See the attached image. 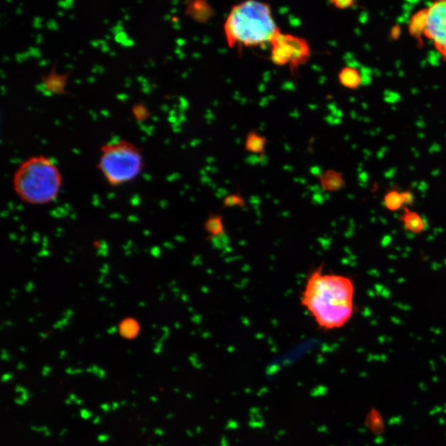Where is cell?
<instances>
[{"mask_svg": "<svg viewBox=\"0 0 446 446\" xmlns=\"http://www.w3.org/2000/svg\"><path fill=\"white\" fill-rule=\"evenodd\" d=\"M148 446H152V445H148Z\"/></svg>", "mask_w": 446, "mask_h": 446, "instance_id": "cell-47", "label": "cell"}, {"mask_svg": "<svg viewBox=\"0 0 446 446\" xmlns=\"http://www.w3.org/2000/svg\"><path fill=\"white\" fill-rule=\"evenodd\" d=\"M339 83L349 89H357L362 83L361 72L356 68L344 67L338 75Z\"/></svg>", "mask_w": 446, "mask_h": 446, "instance_id": "cell-11", "label": "cell"}, {"mask_svg": "<svg viewBox=\"0 0 446 446\" xmlns=\"http://www.w3.org/2000/svg\"><path fill=\"white\" fill-rule=\"evenodd\" d=\"M1 359L3 361H6V362H9L10 359H11V358H10L9 357V354L5 351H3L2 352Z\"/></svg>", "mask_w": 446, "mask_h": 446, "instance_id": "cell-29", "label": "cell"}, {"mask_svg": "<svg viewBox=\"0 0 446 446\" xmlns=\"http://www.w3.org/2000/svg\"><path fill=\"white\" fill-rule=\"evenodd\" d=\"M131 114H133L134 118L143 123V121L148 120L151 116V111L144 104L138 103L133 106L131 109Z\"/></svg>", "mask_w": 446, "mask_h": 446, "instance_id": "cell-16", "label": "cell"}, {"mask_svg": "<svg viewBox=\"0 0 446 446\" xmlns=\"http://www.w3.org/2000/svg\"><path fill=\"white\" fill-rule=\"evenodd\" d=\"M332 4L334 7L339 9H347L349 8H352L356 4V2L352 1V0H336V1H332Z\"/></svg>", "mask_w": 446, "mask_h": 446, "instance_id": "cell-18", "label": "cell"}, {"mask_svg": "<svg viewBox=\"0 0 446 446\" xmlns=\"http://www.w3.org/2000/svg\"><path fill=\"white\" fill-rule=\"evenodd\" d=\"M271 44L273 63L280 67L290 64L292 70L306 63L311 55V49L306 40L281 31L273 38Z\"/></svg>", "mask_w": 446, "mask_h": 446, "instance_id": "cell-5", "label": "cell"}, {"mask_svg": "<svg viewBox=\"0 0 446 446\" xmlns=\"http://www.w3.org/2000/svg\"><path fill=\"white\" fill-rule=\"evenodd\" d=\"M94 375L99 379H105L106 378H107V373H106L104 369L101 368L99 369V371L96 372Z\"/></svg>", "mask_w": 446, "mask_h": 446, "instance_id": "cell-23", "label": "cell"}, {"mask_svg": "<svg viewBox=\"0 0 446 446\" xmlns=\"http://www.w3.org/2000/svg\"><path fill=\"white\" fill-rule=\"evenodd\" d=\"M26 368H27L26 364H23L22 362H20V363L18 364L17 369H18V371H24V369H26Z\"/></svg>", "mask_w": 446, "mask_h": 446, "instance_id": "cell-31", "label": "cell"}, {"mask_svg": "<svg viewBox=\"0 0 446 446\" xmlns=\"http://www.w3.org/2000/svg\"><path fill=\"white\" fill-rule=\"evenodd\" d=\"M131 393H133V394H136V390H133V391H131Z\"/></svg>", "mask_w": 446, "mask_h": 446, "instance_id": "cell-45", "label": "cell"}, {"mask_svg": "<svg viewBox=\"0 0 446 446\" xmlns=\"http://www.w3.org/2000/svg\"><path fill=\"white\" fill-rule=\"evenodd\" d=\"M206 229L211 234L219 235L223 232L222 219L219 217H212L206 223Z\"/></svg>", "mask_w": 446, "mask_h": 446, "instance_id": "cell-17", "label": "cell"}, {"mask_svg": "<svg viewBox=\"0 0 446 446\" xmlns=\"http://www.w3.org/2000/svg\"><path fill=\"white\" fill-rule=\"evenodd\" d=\"M320 181L323 189L327 191H337L344 185L342 175L334 170L325 172L321 176Z\"/></svg>", "mask_w": 446, "mask_h": 446, "instance_id": "cell-13", "label": "cell"}, {"mask_svg": "<svg viewBox=\"0 0 446 446\" xmlns=\"http://www.w3.org/2000/svg\"><path fill=\"white\" fill-rule=\"evenodd\" d=\"M80 418L84 420H89L93 417V413L88 409H80Z\"/></svg>", "mask_w": 446, "mask_h": 446, "instance_id": "cell-20", "label": "cell"}, {"mask_svg": "<svg viewBox=\"0 0 446 446\" xmlns=\"http://www.w3.org/2000/svg\"><path fill=\"white\" fill-rule=\"evenodd\" d=\"M68 433V429L67 428H64L63 430H62V432H60L59 433V437H65V435H67Z\"/></svg>", "mask_w": 446, "mask_h": 446, "instance_id": "cell-35", "label": "cell"}, {"mask_svg": "<svg viewBox=\"0 0 446 446\" xmlns=\"http://www.w3.org/2000/svg\"><path fill=\"white\" fill-rule=\"evenodd\" d=\"M15 392H16L17 393H20V394H25V393H28V390L27 388H25L23 386H22V385H16V387H15Z\"/></svg>", "mask_w": 446, "mask_h": 446, "instance_id": "cell-25", "label": "cell"}, {"mask_svg": "<svg viewBox=\"0 0 446 446\" xmlns=\"http://www.w3.org/2000/svg\"><path fill=\"white\" fill-rule=\"evenodd\" d=\"M69 398L70 400H72V401L74 403L76 399H77V396H76V395L75 393H70L69 395Z\"/></svg>", "mask_w": 446, "mask_h": 446, "instance_id": "cell-37", "label": "cell"}, {"mask_svg": "<svg viewBox=\"0 0 446 446\" xmlns=\"http://www.w3.org/2000/svg\"><path fill=\"white\" fill-rule=\"evenodd\" d=\"M62 184L58 165L43 155L23 161L13 176L15 194L19 200L34 206L48 205L57 200Z\"/></svg>", "mask_w": 446, "mask_h": 446, "instance_id": "cell-2", "label": "cell"}, {"mask_svg": "<svg viewBox=\"0 0 446 446\" xmlns=\"http://www.w3.org/2000/svg\"><path fill=\"white\" fill-rule=\"evenodd\" d=\"M98 168L111 186L130 183L144 168L143 151L131 141L118 140L101 146Z\"/></svg>", "mask_w": 446, "mask_h": 446, "instance_id": "cell-4", "label": "cell"}, {"mask_svg": "<svg viewBox=\"0 0 446 446\" xmlns=\"http://www.w3.org/2000/svg\"><path fill=\"white\" fill-rule=\"evenodd\" d=\"M31 430L34 433H40L44 434V437L45 438H48L52 437V433L45 425H43V427H37V425H32Z\"/></svg>", "mask_w": 446, "mask_h": 446, "instance_id": "cell-19", "label": "cell"}, {"mask_svg": "<svg viewBox=\"0 0 446 446\" xmlns=\"http://www.w3.org/2000/svg\"><path fill=\"white\" fill-rule=\"evenodd\" d=\"M65 356H67V353H65V352H62V353L60 354V359H63Z\"/></svg>", "mask_w": 446, "mask_h": 446, "instance_id": "cell-40", "label": "cell"}, {"mask_svg": "<svg viewBox=\"0 0 446 446\" xmlns=\"http://www.w3.org/2000/svg\"><path fill=\"white\" fill-rule=\"evenodd\" d=\"M67 82V74H59L55 67L52 72L43 77V85L45 91L50 94H62L65 93Z\"/></svg>", "mask_w": 446, "mask_h": 446, "instance_id": "cell-8", "label": "cell"}, {"mask_svg": "<svg viewBox=\"0 0 446 446\" xmlns=\"http://www.w3.org/2000/svg\"><path fill=\"white\" fill-rule=\"evenodd\" d=\"M131 407L136 408V403H131Z\"/></svg>", "mask_w": 446, "mask_h": 446, "instance_id": "cell-43", "label": "cell"}, {"mask_svg": "<svg viewBox=\"0 0 446 446\" xmlns=\"http://www.w3.org/2000/svg\"><path fill=\"white\" fill-rule=\"evenodd\" d=\"M424 36L433 43L446 60V0L433 3L428 9V21Z\"/></svg>", "mask_w": 446, "mask_h": 446, "instance_id": "cell-6", "label": "cell"}, {"mask_svg": "<svg viewBox=\"0 0 446 446\" xmlns=\"http://www.w3.org/2000/svg\"><path fill=\"white\" fill-rule=\"evenodd\" d=\"M74 403L77 405V406H81V405H83V400L80 398H77L75 400Z\"/></svg>", "mask_w": 446, "mask_h": 446, "instance_id": "cell-36", "label": "cell"}, {"mask_svg": "<svg viewBox=\"0 0 446 446\" xmlns=\"http://www.w3.org/2000/svg\"><path fill=\"white\" fill-rule=\"evenodd\" d=\"M101 423H102V418H101L100 415H97V417H95L93 419V424L94 425H99Z\"/></svg>", "mask_w": 446, "mask_h": 446, "instance_id": "cell-33", "label": "cell"}, {"mask_svg": "<svg viewBox=\"0 0 446 446\" xmlns=\"http://www.w3.org/2000/svg\"><path fill=\"white\" fill-rule=\"evenodd\" d=\"M100 408L102 409L103 412L105 413H109L111 409V405L109 403H103L100 405Z\"/></svg>", "mask_w": 446, "mask_h": 446, "instance_id": "cell-28", "label": "cell"}, {"mask_svg": "<svg viewBox=\"0 0 446 446\" xmlns=\"http://www.w3.org/2000/svg\"><path fill=\"white\" fill-rule=\"evenodd\" d=\"M68 375H77L83 374L84 371L82 369H74L72 367H68L65 369V371Z\"/></svg>", "mask_w": 446, "mask_h": 446, "instance_id": "cell-21", "label": "cell"}, {"mask_svg": "<svg viewBox=\"0 0 446 446\" xmlns=\"http://www.w3.org/2000/svg\"><path fill=\"white\" fill-rule=\"evenodd\" d=\"M225 35L231 48L236 44L257 47L271 42L280 29L272 17L270 5L247 1L232 9L225 23Z\"/></svg>", "mask_w": 446, "mask_h": 446, "instance_id": "cell-3", "label": "cell"}, {"mask_svg": "<svg viewBox=\"0 0 446 446\" xmlns=\"http://www.w3.org/2000/svg\"><path fill=\"white\" fill-rule=\"evenodd\" d=\"M119 403L121 406H126V405L128 404V402H126V400H123V401H121Z\"/></svg>", "mask_w": 446, "mask_h": 446, "instance_id": "cell-41", "label": "cell"}, {"mask_svg": "<svg viewBox=\"0 0 446 446\" xmlns=\"http://www.w3.org/2000/svg\"><path fill=\"white\" fill-rule=\"evenodd\" d=\"M121 405L119 403L114 402L111 404V410H116L120 408Z\"/></svg>", "mask_w": 446, "mask_h": 446, "instance_id": "cell-32", "label": "cell"}, {"mask_svg": "<svg viewBox=\"0 0 446 446\" xmlns=\"http://www.w3.org/2000/svg\"><path fill=\"white\" fill-rule=\"evenodd\" d=\"M53 369L49 366H44L42 369V375L43 377H48L49 374L52 373Z\"/></svg>", "mask_w": 446, "mask_h": 446, "instance_id": "cell-26", "label": "cell"}, {"mask_svg": "<svg viewBox=\"0 0 446 446\" xmlns=\"http://www.w3.org/2000/svg\"><path fill=\"white\" fill-rule=\"evenodd\" d=\"M110 437L109 435L101 434L98 435L97 440L99 443L104 444L107 442Z\"/></svg>", "mask_w": 446, "mask_h": 446, "instance_id": "cell-24", "label": "cell"}, {"mask_svg": "<svg viewBox=\"0 0 446 446\" xmlns=\"http://www.w3.org/2000/svg\"><path fill=\"white\" fill-rule=\"evenodd\" d=\"M136 376H138V378H140V379L143 378V375H141V374H138V375H136Z\"/></svg>", "mask_w": 446, "mask_h": 446, "instance_id": "cell-44", "label": "cell"}, {"mask_svg": "<svg viewBox=\"0 0 446 446\" xmlns=\"http://www.w3.org/2000/svg\"><path fill=\"white\" fill-rule=\"evenodd\" d=\"M72 417L73 418H76V414H72Z\"/></svg>", "mask_w": 446, "mask_h": 446, "instance_id": "cell-46", "label": "cell"}, {"mask_svg": "<svg viewBox=\"0 0 446 446\" xmlns=\"http://www.w3.org/2000/svg\"><path fill=\"white\" fill-rule=\"evenodd\" d=\"M118 332L125 339H134L138 337L140 332V324L134 317H125L119 325Z\"/></svg>", "mask_w": 446, "mask_h": 446, "instance_id": "cell-14", "label": "cell"}, {"mask_svg": "<svg viewBox=\"0 0 446 446\" xmlns=\"http://www.w3.org/2000/svg\"><path fill=\"white\" fill-rule=\"evenodd\" d=\"M146 432H148V428H143V429H141V433H143V434L146 433Z\"/></svg>", "mask_w": 446, "mask_h": 446, "instance_id": "cell-42", "label": "cell"}, {"mask_svg": "<svg viewBox=\"0 0 446 446\" xmlns=\"http://www.w3.org/2000/svg\"><path fill=\"white\" fill-rule=\"evenodd\" d=\"M72 403H73V402L70 398H67V399L65 400V404L67 405V406H70V405H72Z\"/></svg>", "mask_w": 446, "mask_h": 446, "instance_id": "cell-38", "label": "cell"}, {"mask_svg": "<svg viewBox=\"0 0 446 446\" xmlns=\"http://www.w3.org/2000/svg\"><path fill=\"white\" fill-rule=\"evenodd\" d=\"M13 376L14 375L13 373H5L4 374H3L1 381L4 384H7L9 381H11V380L13 379Z\"/></svg>", "mask_w": 446, "mask_h": 446, "instance_id": "cell-22", "label": "cell"}, {"mask_svg": "<svg viewBox=\"0 0 446 446\" xmlns=\"http://www.w3.org/2000/svg\"><path fill=\"white\" fill-rule=\"evenodd\" d=\"M150 399L151 401L153 403H156L157 401H158V398H157L156 396H151Z\"/></svg>", "mask_w": 446, "mask_h": 446, "instance_id": "cell-39", "label": "cell"}, {"mask_svg": "<svg viewBox=\"0 0 446 446\" xmlns=\"http://www.w3.org/2000/svg\"><path fill=\"white\" fill-rule=\"evenodd\" d=\"M154 433H155L156 435H159V437H162V435H164L163 430H161V429H159V428H156V429L155 430Z\"/></svg>", "mask_w": 446, "mask_h": 446, "instance_id": "cell-34", "label": "cell"}, {"mask_svg": "<svg viewBox=\"0 0 446 446\" xmlns=\"http://www.w3.org/2000/svg\"><path fill=\"white\" fill-rule=\"evenodd\" d=\"M414 201V196L410 191L390 190L384 195V205L389 211L395 212L404 209V205H410Z\"/></svg>", "mask_w": 446, "mask_h": 446, "instance_id": "cell-7", "label": "cell"}, {"mask_svg": "<svg viewBox=\"0 0 446 446\" xmlns=\"http://www.w3.org/2000/svg\"><path fill=\"white\" fill-rule=\"evenodd\" d=\"M99 367L97 366V364H92V366H90L88 369H86V373L95 374L96 372L99 371Z\"/></svg>", "mask_w": 446, "mask_h": 446, "instance_id": "cell-27", "label": "cell"}, {"mask_svg": "<svg viewBox=\"0 0 446 446\" xmlns=\"http://www.w3.org/2000/svg\"><path fill=\"white\" fill-rule=\"evenodd\" d=\"M354 285L352 278L323 273L322 268L312 272L303 292L302 304L324 330L343 327L354 313Z\"/></svg>", "mask_w": 446, "mask_h": 446, "instance_id": "cell-1", "label": "cell"}, {"mask_svg": "<svg viewBox=\"0 0 446 446\" xmlns=\"http://www.w3.org/2000/svg\"><path fill=\"white\" fill-rule=\"evenodd\" d=\"M187 13L200 23L207 22L211 17L214 11L210 5L205 1L191 2L187 9Z\"/></svg>", "mask_w": 446, "mask_h": 446, "instance_id": "cell-12", "label": "cell"}, {"mask_svg": "<svg viewBox=\"0 0 446 446\" xmlns=\"http://www.w3.org/2000/svg\"><path fill=\"white\" fill-rule=\"evenodd\" d=\"M401 220L405 229L414 234H420L428 227L427 221L418 212L410 210L407 207L403 209Z\"/></svg>", "mask_w": 446, "mask_h": 446, "instance_id": "cell-9", "label": "cell"}, {"mask_svg": "<svg viewBox=\"0 0 446 446\" xmlns=\"http://www.w3.org/2000/svg\"><path fill=\"white\" fill-rule=\"evenodd\" d=\"M428 21V9L420 10L413 15L409 23V33L413 37L417 38L419 42L425 35V26Z\"/></svg>", "mask_w": 446, "mask_h": 446, "instance_id": "cell-10", "label": "cell"}, {"mask_svg": "<svg viewBox=\"0 0 446 446\" xmlns=\"http://www.w3.org/2000/svg\"><path fill=\"white\" fill-rule=\"evenodd\" d=\"M266 140L256 133H251L247 136L246 150L254 154H262L265 151Z\"/></svg>", "mask_w": 446, "mask_h": 446, "instance_id": "cell-15", "label": "cell"}, {"mask_svg": "<svg viewBox=\"0 0 446 446\" xmlns=\"http://www.w3.org/2000/svg\"><path fill=\"white\" fill-rule=\"evenodd\" d=\"M14 403H16L17 405H20V406H23V405H25V403H26L20 397L14 398Z\"/></svg>", "mask_w": 446, "mask_h": 446, "instance_id": "cell-30", "label": "cell"}]
</instances>
